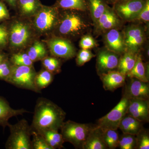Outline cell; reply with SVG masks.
<instances>
[{
  "instance_id": "1",
  "label": "cell",
  "mask_w": 149,
  "mask_h": 149,
  "mask_svg": "<svg viewBox=\"0 0 149 149\" xmlns=\"http://www.w3.org/2000/svg\"><path fill=\"white\" fill-rule=\"evenodd\" d=\"M66 113L61 107L49 99H37L34 109L32 131L41 133L46 130H59L64 122Z\"/></svg>"
},
{
  "instance_id": "2",
  "label": "cell",
  "mask_w": 149,
  "mask_h": 149,
  "mask_svg": "<svg viewBox=\"0 0 149 149\" xmlns=\"http://www.w3.org/2000/svg\"><path fill=\"white\" fill-rule=\"evenodd\" d=\"M81 12L73 10H60L58 22L54 30L56 37L74 38L85 32L90 25Z\"/></svg>"
},
{
  "instance_id": "3",
  "label": "cell",
  "mask_w": 149,
  "mask_h": 149,
  "mask_svg": "<svg viewBox=\"0 0 149 149\" xmlns=\"http://www.w3.org/2000/svg\"><path fill=\"white\" fill-rule=\"evenodd\" d=\"M10 134L5 144L6 149H32V129L24 118L15 124L9 123Z\"/></svg>"
},
{
  "instance_id": "4",
  "label": "cell",
  "mask_w": 149,
  "mask_h": 149,
  "mask_svg": "<svg viewBox=\"0 0 149 149\" xmlns=\"http://www.w3.org/2000/svg\"><path fill=\"white\" fill-rule=\"evenodd\" d=\"M60 10L54 6L42 5L34 15L33 28L40 34H48L54 31L58 22Z\"/></svg>"
},
{
  "instance_id": "5",
  "label": "cell",
  "mask_w": 149,
  "mask_h": 149,
  "mask_svg": "<svg viewBox=\"0 0 149 149\" xmlns=\"http://www.w3.org/2000/svg\"><path fill=\"white\" fill-rule=\"evenodd\" d=\"M93 127L89 124L68 120L63 123L60 129L65 142H69L76 148L83 149V145Z\"/></svg>"
},
{
  "instance_id": "6",
  "label": "cell",
  "mask_w": 149,
  "mask_h": 149,
  "mask_svg": "<svg viewBox=\"0 0 149 149\" xmlns=\"http://www.w3.org/2000/svg\"><path fill=\"white\" fill-rule=\"evenodd\" d=\"M37 73L33 65L16 66L13 65L10 74L6 82L17 88L41 93L35 84Z\"/></svg>"
},
{
  "instance_id": "7",
  "label": "cell",
  "mask_w": 149,
  "mask_h": 149,
  "mask_svg": "<svg viewBox=\"0 0 149 149\" xmlns=\"http://www.w3.org/2000/svg\"><path fill=\"white\" fill-rule=\"evenodd\" d=\"M8 27V44L11 49H23L32 40L33 30L30 24L27 22L19 20H15Z\"/></svg>"
},
{
  "instance_id": "8",
  "label": "cell",
  "mask_w": 149,
  "mask_h": 149,
  "mask_svg": "<svg viewBox=\"0 0 149 149\" xmlns=\"http://www.w3.org/2000/svg\"><path fill=\"white\" fill-rule=\"evenodd\" d=\"M129 99L124 95L120 102L105 116L99 119L97 127L102 130H117L123 117L127 114Z\"/></svg>"
},
{
  "instance_id": "9",
  "label": "cell",
  "mask_w": 149,
  "mask_h": 149,
  "mask_svg": "<svg viewBox=\"0 0 149 149\" xmlns=\"http://www.w3.org/2000/svg\"><path fill=\"white\" fill-rule=\"evenodd\" d=\"M147 0L119 1L113 4V9L121 20L135 21Z\"/></svg>"
},
{
  "instance_id": "10",
  "label": "cell",
  "mask_w": 149,
  "mask_h": 149,
  "mask_svg": "<svg viewBox=\"0 0 149 149\" xmlns=\"http://www.w3.org/2000/svg\"><path fill=\"white\" fill-rule=\"evenodd\" d=\"M126 51L138 54L146 41L143 28L139 25H131L123 33Z\"/></svg>"
},
{
  "instance_id": "11",
  "label": "cell",
  "mask_w": 149,
  "mask_h": 149,
  "mask_svg": "<svg viewBox=\"0 0 149 149\" xmlns=\"http://www.w3.org/2000/svg\"><path fill=\"white\" fill-rule=\"evenodd\" d=\"M52 55L68 59L76 55L75 48L68 39L55 37L45 41Z\"/></svg>"
},
{
  "instance_id": "12",
  "label": "cell",
  "mask_w": 149,
  "mask_h": 149,
  "mask_svg": "<svg viewBox=\"0 0 149 149\" xmlns=\"http://www.w3.org/2000/svg\"><path fill=\"white\" fill-rule=\"evenodd\" d=\"M121 19L113 9L108 6L104 12L94 24L97 32H104L117 29L121 24Z\"/></svg>"
},
{
  "instance_id": "13",
  "label": "cell",
  "mask_w": 149,
  "mask_h": 149,
  "mask_svg": "<svg viewBox=\"0 0 149 149\" xmlns=\"http://www.w3.org/2000/svg\"><path fill=\"white\" fill-rule=\"evenodd\" d=\"M126 114L135 118L142 122L148 121V100L129 99V104Z\"/></svg>"
},
{
  "instance_id": "14",
  "label": "cell",
  "mask_w": 149,
  "mask_h": 149,
  "mask_svg": "<svg viewBox=\"0 0 149 149\" xmlns=\"http://www.w3.org/2000/svg\"><path fill=\"white\" fill-rule=\"evenodd\" d=\"M118 54L108 49L100 51L97 59V68L101 73L111 71L118 67Z\"/></svg>"
},
{
  "instance_id": "15",
  "label": "cell",
  "mask_w": 149,
  "mask_h": 149,
  "mask_svg": "<svg viewBox=\"0 0 149 149\" xmlns=\"http://www.w3.org/2000/svg\"><path fill=\"white\" fill-rule=\"evenodd\" d=\"M104 41L107 49L118 54L126 52L123 34L117 29H110L106 32Z\"/></svg>"
},
{
  "instance_id": "16",
  "label": "cell",
  "mask_w": 149,
  "mask_h": 149,
  "mask_svg": "<svg viewBox=\"0 0 149 149\" xmlns=\"http://www.w3.org/2000/svg\"><path fill=\"white\" fill-rule=\"evenodd\" d=\"M124 95L128 99L148 100L149 96L148 83L135 78H131L127 85Z\"/></svg>"
},
{
  "instance_id": "17",
  "label": "cell",
  "mask_w": 149,
  "mask_h": 149,
  "mask_svg": "<svg viewBox=\"0 0 149 149\" xmlns=\"http://www.w3.org/2000/svg\"><path fill=\"white\" fill-rule=\"evenodd\" d=\"M101 74L104 89L106 91H114L125 83L126 75L118 71L111 70Z\"/></svg>"
},
{
  "instance_id": "18",
  "label": "cell",
  "mask_w": 149,
  "mask_h": 149,
  "mask_svg": "<svg viewBox=\"0 0 149 149\" xmlns=\"http://www.w3.org/2000/svg\"><path fill=\"white\" fill-rule=\"evenodd\" d=\"M29 112L24 109H15L10 106L5 99L0 96V126L3 129L8 125L9 120L13 117L22 115Z\"/></svg>"
},
{
  "instance_id": "19",
  "label": "cell",
  "mask_w": 149,
  "mask_h": 149,
  "mask_svg": "<svg viewBox=\"0 0 149 149\" xmlns=\"http://www.w3.org/2000/svg\"><path fill=\"white\" fill-rule=\"evenodd\" d=\"M107 148L105 143L103 130L97 126L93 127L83 145V149H106Z\"/></svg>"
},
{
  "instance_id": "20",
  "label": "cell",
  "mask_w": 149,
  "mask_h": 149,
  "mask_svg": "<svg viewBox=\"0 0 149 149\" xmlns=\"http://www.w3.org/2000/svg\"><path fill=\"white\" fill-rule=\"evenodd\" d=\"M40 0H17L16 7L24 17H33L42 5Z\"/></svg>"
},
{
  "instance_id": "21",
  "label": "cell",
  "mask_w": 149,
  "mask_h": 149,
  "mask_svg": "<svg viewBox=\"0 0 149 149\" xmlns=\"http://www.w3.org/2000/svg\"><path fill=\"white\" fill-rule=\"evenodd\" d=\"M118 128L123 134L138 135L141 132L142 122L130 116H124L120 121Z\"/></svg>"
},
{
  "instance_id": "22",
  "label": "cell",
  "mask_w": 149,
  "mask_h": 149,
  "mask_svg": "<svg viewBox=\"0 0 149 149\" xmlns=\"http://www.w3.org/2000/svg\"><path fill=\"white\" fill-rule=\"evenodd\" d=\"M88 10L95 24L108 6L106 0H87Z\"/></svg>"
},
{
  "instance_id": "23",
  "label": "cell",
  "mask_w": 149,
  "mask_h": 149,
  "mask_svg": "<svg viewBox=\"0 0 149 149\" xmlns=\"http://www.w3.org/2000/svg\"><path fill=\"white\" fill-rule=\"evenodd\" d=\"M137 56L138 54L129 51L125 52L124 55L119 58L118 65V71L126 76L135 65Z\"/></svg>"
},
{
  "instance_id": "24",
  "label": "cell",
  "mask_w": 149,
  "mask_h": 149,
  "mask_svg": "<svg viewBox=\"0 0 149 149\" xmlns=\"http://www.w3.org/2000/svg\"><path fill=\"white\" fill-rule=\"evenodd\" d=\"M54 6L61 10H73L82 12L88 10L87 0H56Z\"/></svg>"
},
{
  "instance_id": "25",
  "label": "cell",
  "mask_w": 149,
  "mask_h": 149,
  "mask_svg": "<svg viewBox=\"0 0 149 149\" xmlns=\"http://www.w3.org/2000/svg\"><path fill=\"white\" fill-rule=\"evenodd\" d=\"M26 53L33 63L42 61L48 56L45 46L44 43L39 41L34 42Z\"/></svg>"
},
{
  "instance_id": "26",
  "label": "cell",
  "mask_w": 149,
  "mask_h": 149,
  "mask_svg": "<svg viewBox=\"0 0 149 149\" xmlns=\"http://www.w3.org/2000/svg\"><path fill=\"white\" fill-rule=\"evenodd\" d=\"M39 133L45 138L52 149H61L63 148L65 141L61 133H59L58 130H48Z\"/></svg>"
},
{
  "instance_id": "27",
  "label": "cell",
  "mask_w": 149,
  "mask_h": 149,
  "mask_svg": "<svg viewBox=\"0 0 149 149\" xmlns=\"http://www.w3.org/2000/svg\"><path fill=\"white\" fill-rule=\"evenodd\" d=\"M126 76L130 78H136L143 82H148V78L146 73V68L141 56H138L135 65Z\"/></svg>"
},
{
  "instance_id": "28",
  "label": "cell",
  "mask_w": 149,
  "mask_h": 149,
  "mask_svg": "<svg viewBox=\"0 0 149 149\" xmlns=\"http://www.w3.org/2000/svg\"><path fill=\"white\" fill-rule=\"evenodd\" d=\"M54 79V74L47 70H42L37 73L35 78V84L37 90L41 92L43 89L49 86Z\"/></svg>"
},
{
  "instance_id": "29",
  "label": "cell",
  "mask_w": 149,
  "mask_h": 149,
  "mask_svg": "<svg viewBox=\"0 0 149 149\" xmlns=\"http://www.w3.org/2000/svg\"><path fill=\"white\" fill-rule=\"evenodd\" d=\"M102 130L104 141L107 148L114 149L118 147L119 138L117 130L106 129Z\"/></svg>"
},
{
  "instance_id": "30",
  "label": "cell",
  "mask_w": 149,
  "mask_h": 149,
  "mask_svg": "<svg viewBox=\"0 0 149 149\" xmlns=\"http://www.w3.org/2000/svg\"><path fill=\"white\" fill-rule=\"evenodd\" d=\"M12 64L16 66H32L33 62L29 58L27 53L19 52L12 54L9 58Z\"/></svg>"
},
{
  "instance_id": "31",
  "label": "cell",
  "mask_w": 149,
  "mask_h": 149,
  "mask_svg": "<svg viewBox=\"0 0 149 149\" xmlns=\"http://www.w3.org/2000/svg\"><path fill=\"white\" fill-rule=\"evenodd\" d=\"M44 69L52 72L53 74L58 73L61 71V63L56 57L47 56L42 61Z\"/></svg>"
},
{
  "instance_id": "32",
  "label": "cell",
  "mask_w": 149,
  "mask_h": 149,
  "mask_svg": "<svg viewBox=\"0 0 149 149\" xmlns=\"http://www.w3.org/2000/svg\"><path fill=\"white\" fill-rule=\"evenodd\" d=\"M32 149H52L40 133L32 131Z\"/></svg>"
},
{
  "instance_id": "33",
  "label": "cell",
  "mask_w": 149,
  "mask_h": 149,
  "mask_svg": "<svg viewBox=\"0 0 149 149\" xmlns=\"http://www.w3.org/2000/svg\"><path fill=\"white\" fill-rule=\"evenodd\" d=\"M121 139H119L118 147L121 149H133L137 145V139L134 135L123 134Z\"/></svg>"
},
{
  "instance_id": "34",
  "label": "cell",
  "mask_w": 149,
  "mask_h": 149,
  "mask_svg": "<svg viewBox=\"0 0 149 149\" xmlns=\"http://www.w3.org/2000/svg\"><path fill=\"white\" fill-rule=\"evenodd\" d=\"M95 56L89 49H82L77 54L76 59V63L77 65L82 66L86 63L90 61Z\"/></svg>"
},
{
  "instance_id": "35",
  "label": "cell",
  "mask_w": 149,
  "mask_h": 149,
  "mask_svg": "<svg viewBox=\"0 0 149 149\" xmlns=\"http://www.w3.org/2000/svg\"><path fill=\"white\" fill-rule=\"evenodd\" d=\"M12 65L9 59L0 63V80L6 81L10 74Z\"/></svg>"
},
{
  "instance_id": "36",
  "label": "cell",
  "mask_w": 149,
  "mask_h": 149,
  "mask_svg": "<svg viewBox=\"0 0 149 149\" xmlns=\"http://www.w3.org/2000/svg\"><path fill=\"white\" fill-rule=\"evenodd\" d=\"M9 32L6 24H0V50H3L8 44Z\"/></svg>"
},
{
  "instance_id": "37",
  "label": "cell",
  "mask_w": 149,
  "mask_h": 149,
  "mask_svg": "<svg viewBox=\"0 0 149 149\" xmlns=\"http://www.w3.org/2000/svg\"><path fill=\"white\" fill-rule=\"evenodd\" d=\"M82 49H90L94 48L97 45L95 40L90 35H84L81 38L79 43Z\"/></svg>"
},
{
  "instance_id": "38",
  "label": "cell",
  "mask_w": 149,
  "mask_h": 149,
  "mask_svg": "<svg viewBox=\"0 0 149 149\" xmlns=\"http://www.w3.org/2000/svg\"><path fill=\"white\" fill-rule=\"evenodd\" d=\"M139 20L145 23L149 21V0H147L145 6L141 10L136 20Z\"/></svg>"
},
{
  "instance_id": "39",
  "label": "cell",
  "mask_w": 149,
  "mask_h": 149,
  "mask_svg": "<svg viewBox=\"0 0 149 149\" xmlns=\"http://www.w3.org/2000/svg\"><path fill=\"white\" fill-rule=\"evenodd\" d=\"M138 149H149V137L147 133H144L140 136L139 140H137V145Z\"/></svg>"
},
{
  "instance_id": "40",
  "label": "cell",
  "mask_w": 149,
  "mask_h": 149,
  "mask_svg": "<svg viewBox=\"0 0 149 149\" xmlns=\"http://www.w3.org/2000/svg\"><path fill=\"white\" fill-rule=\"evenodd\" d=\"M10 18L8 9L3 1H0V22L7 20Z\"/></svg>"
},
{
  "instance_id": "41",
  "label": "cell",
  "mask_w": 149,
  "mask_h": 149,
  "mask_svg": "<svg viewBox=\"0 0 149 149\" xmlns=\"http://www.w3.org/2000/svg\"><path fill=\"white\" fill-rule=\"evenodd\" d=\"M8 59L9 58L8 55L4 53L2 50H0V63H2Z\"/></svg>"
},
{
  "instance_id": "42",
  "label": "cell",
  "mask_w": 149,
  "mask_h": 149,
  "mask_svg": "<svg viewBox=\"0 0 149 149\" xmlns=\"http://www.w3.org/2000/svg\"><path fill=\"white\" fill-rule=\"evenodd\" d=\"M0 1H3V2H6L10 6L14 8L16 7L17 0H0Z\"/></svg>"
},
{
  "instance_id": "43",
  "label": "cell",
  "mask_w": 149,
  "mask_h": 149,
  "mask_svg": "<svg viewBox=\"0 0 149 149\" xmlns=\"http://www.w3.org/2000/svg\"><path fill=\"white\" fill-rule=\"evenodd\" d=\"M119 1V0H108L107 2L109 3L113 4V5Z\"/></svg>"
},
{
  "instance_id": "44",
  "label": "cell",
  "mask_w": 149,
  "mask_h": 149,
  "mask_svg": "<svg viewBox=\"0 0 149 149\" xmlns=\"http://www.w3.org/2000/svg\"><path fill=\"white\" fill-rule=\"evenodd\" d=\"M119 1H127V0H119Z\"/></svg>"
}]
</instances>
